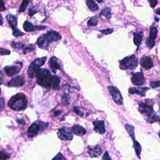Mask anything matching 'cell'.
Here are the masks:
<instances>
[{
	"label": "cell",
	"mask_w": 160,
	"mask_h": 160,
	"mask_svg": "<svg viewBox=\"0 0 160 160\" xmlns=\"http://www.w3.org/2000/svg\"><path fill=\"white\" fill-rule=\"evenodd\" d=\"M62 102L65 104H68V97H67V95H64V96L62 97Z\"/></svg>",
	"instance_id": "cell-41"
},
{
	"label": "cell",
	"mask_w": 160,
	"mask_h": 160,
	"mask_svg": "<svg viewBox=\"0 0 160 160\" xmlns=\"http://www.w3.org/2000/svg\"><path fill=\"white\" fill-rule=\"evenodd\" d=\"M71 132L77 136H83L86 133V130L80 125H75L71 128Z\"/></svg>",
	"instance_id": "cell-19"
},
{
	"label": "cell",
	"mask_w": 160,
	"mask_h": 160,
	"mask_svg": "<svg viewBox=\"0 0 160 160\" xmlns=\"http://www.w3.org/2000/svg\"><path fill=\"white\" fill-rule=\"evenodd\" d=\"M0 17H1V18H1V25H2L3 23V16H2L1 14V16H0Z\"/></svg>",
	"instance_id": "cell-46"
},
{
	"label": "cell",
	"mask_w": 160,
	"mask_h": 160,
	"mask_svg": "<svg viewBox=\"0 0 160 160\" xmlns=\"http://www.w3.org/2000/svg\"><path fill=\"white\" fill-rule=\"evenodd\" d=\"M100 33H102L104 34V35H109L111 34L113 31V29H110V28H107V29H104V30H99Z\"/></svg>",
	"instance_id": "cell-35"
},
{
	"label": "cell",
	"mask_w": 160,
	"mask_h": 160,
	"mask_svg": "<svg viewBox=\"0 0 160 160\" xmlns=\"http://www.w3.org/2000/svg\"><path fill=\"white\" fill-rule=\"evenodd\" d=\"M58 136L62 140H71L73 138L71 130L65 127L58 130Z\"/></svg>",
	"instance_id": "cell-10"
},
{
	"label": "cell",
	"mask_w": 160,
	"mask_h": 160,
	"mask_svg": "<svg viewBox=\"0 0 160 160\" xmlns=\"http://www.w3.org/2000/svg\"><path fill=\"white\" fill-rule=\"evenodd\" d=\"M7 20H8L9 25L12 27V29L16 28V26H17V18H16V16L12 14H8L7 16Z\"/></svg>",
	"instance_id": "cell-22"
},
{
	"label": "cell",
	"mask_w": 160,
	"mask_h": 160,
	"mask_svg": "<svg viewBox=\"0 0 160 160\" xmlns=\"http://www.w3.org/2000/svg\"><path fill=\"white\" fill-rule=\"evenodd\" d=\"M150 86L152 88H157L160 87V81H152L150 83Z\"/></svg>",
	"instance_id": "cell-34"
},
{
	"label": "cell",
	"mask_w": 160,
	"mask_h": 160,
	"mask_svg": "<svg viewBox=\"0 0 160 160\" xmlns=\"http://www.w3.org/2000/svg\"><path fill=\"white\" fill-rule=\"evenodd\" d=\"M36 13H37V11L34 8H30L28 10V14L30 16H33Z\"/></svg>",
	"instance_id": "cell-37"
},
{
	"label": "cell",
	"mask_w": 160,
	"mask_h": 160,
	"mask_svg": "<svg viewBox=\"0 0 160 160\" xmlns=\"http://www.w3.org/2000/svg\"><path fill=\"white\" fill-rule=\"evenodd\" d=\"M0 50H1V55H9L10 54L11 52L10 51L8 50V49H4L3 48H1V49H0Z\"/></svg>",
	"instance_id": "cell-36"
},
{
	"label": "cell",
	"mask_w": 160,
	"mask_h": 160,
	"mask_svg": "<svg viewBox=\"0 0 160 160\" xmlns=\"http://www.w3.org/2000/svg\"><path fill=\"white\" fill-rule=\"evenodd\" d=\"M35 50V47L33 45H28V46H26L24 49H23V52L25 54L27 53H29V52H31V51H33Z\"/></svg>",
	"instance_id": "cell-32"
},
{
	"label": "cell",
	"mask_w": 160,
	"mask_h": 160,
	"mask_svg": "<svg viewBox=\"0 0 160 160\" xmlns=\"http://www.w3.org/2000/svg\"><path fill=\"white\" fill-rule=\"evenodd\" d=\"M27 100L25 94L18 93L10 99L8 106L15 111H22L27 107Z\"/></svg>",
	"instance_id": "cell-3"
},
{
	"label": "cell",
	"mask_w": 160,
	"mask_h": 160,
	"mask_svg": "<svg viewBox=\"0 0 160 160\" xmlns=\"http://www.w3.org/2000/svg\"><path fill=\"white\" fill-rule=\"evenodd\" d=\"M100 15H103L108 19L111 18V9H110V8H106L105 9H103L101 11V12L100 13Z\"/></svg>",
	"instance_id": "cell-28"
},
{
	"label": "cell",
	"mask_w": 160,
	"mask_h": 160,
	"mask_svg": "<svg viewBox=\"0 0 160 160\" xmlns=\"http://www.w3.org/2000/svg\"><path fill=\"white\" fill-rule=\"evenodd\" d=\"M4 106V99L1 98V111H3Z\"/></svg>",
	"instance_id": "cell-43"
},
{
	"label": "cell",
	"mask_w": 160,
	"mask_h": 160,
	"mask_svg": "<svg viewBox=\"0 0 160 160\" xmlns=\"http://www.w3.org/2000/svg\"><path fill=\"white\" fill-rule=\"evenodd\" d=\"M103 151L101 147L98 145H96L94 148H90L88 150V154L91 158H97L102 153Z\"/></svg>",
	"instance_id": "cell-18"
},
{
	"label": "cell",
	"mask_w": 160,
	"mask_h": 160,
	"mask_svg": "<svg viewBox=\"0 0 160 160\" xmlns=\"http://www.w3.org/2000/svg\"><path fill=\"white\" fill-rule=\"evenodd\" d=\"M30 2V0H23L21 4L20 7L19 9V13H23L26 9V8L28 6V4Z\"/></svg>",
	"instance_id": "cell-27"
},
{
	"label": "cell",
	"mask_w": 160,
	"mask_h": 160,
	"mask_svg": "<svg viewBox=\"0 0 160 160\" xmlns=\"http://www.w3.org/2000/svg\"><path fill=\"white\" fill-rule=\"evenodd\" d=\"M94 131L98 133L104 134L106 132L104 121H95L93 122Z\"/></svg>",
	"instance_id": "cell-15"
},
{
	"label": "cell",
	"mask_w": 160,
	"mask_h": 160,
	"mask_svg": "<svg viewBox=\"0 0 160 160\" xmlns=\"http://www.w3.org/2000/svg\"><path fill=\"white\" fill-rule=\"evenodd\" d=\"M17 121H18V123H22V124H25V123H26L25 122V121H23V119H18Z\"/></svg>",
	"instance_id": "cell-45"
},
{
	"label": "cell",
	"mask_w": 160,
	"mask_h": 160,
	"mask_svg": "<svg viewBox=\"0 0 160 160\" xmlns=\"http://www.w3.org/2000/svg\"><path fill=\"white\" fill-rule=\"evenodd\" d=\"M46 28L45 26H35L28 21H25L23 24V29L26 32H33L38 30H42Z\"/></svg>",
	"instance_id": "cell-13"
},
{
	"label": "cell",
	"mask_w": 160,
	"mask_h": 160,
	"mask_svg": "<svg viewBox=\"0 0 160 160\" xmlns=\"http://www.w3.org/2000/svg\"><path fill=\"white\" fill-rule=\"evenodd\" d=\"M52 160H67V159L65 158V157L62 153H59L57 154V155H56L53 158Z\"/></svg>",
	"instance_id": "cell-33"
},
{
	"label": "cell",
	"mask_w": 160,
	"mask_h": 160,
	"mask_svg": "<svg viewBox=\"0 0 160 160\" xmlns=\"http://www.w3.org/2000/svg\"><path fill=\"white\" fill-rule=\"evenodd\" d=\"M61 113H62V111H60V110H56V111H55L54 112V116H58Z\"/></svg>",
	"instance_id": "cell-44"
},
{
	"label": "cell",
	"mask_w": 160,
	"mask_h": 160,
	"mask_svg": "<svg viewBox=\"0 0 160 160\" xmlns=\"http://www.w3.org/2000/svg\"><path fill=\"white\" fill-rule=\"evenodd\" d=\"M98 23V16H95L91 18L88 21V25L90 26H96Z\"/></svg>",
	"instance_id": "cell-26"
},
{
	"label": "cell",
	"mask_w": 160,
	"mask_h": 160,
	"mask_svg": "<svg viewBox=\"0 0 160 160\" xmlns=\"http://www.w3.org/2000/svg\"><path fill=\"white\" fill-rule=\"evenodd\" d=\"M139 110L141 113L145 114L147 116V121H150L151 123L154 122L155 119H157L155 115L153 114V108L151 104H150L146 102L141 103L139 104Z\"/></svg>",
	"instance_id": "cell-6"
},
{
	"label": "cell",
	"mask_w": 160,
	"mask_h": 160,
	"mask_svg": "<svg viewBox=\"0 0 160 160\" xmlns=\"http://www.w3.org/2000/svg\"><path fill=\"white\" fill-rule=\"evenodd\" d=\"M49 66L54 73H56L57 70L60 68V64L58 63L57 58L55 56H53L49 59Z\"/></svg>",
	"instance_id": "cell-21"
},
{
	"label": "cell",
	"mask_w": 160,
	"mask_h": 160,
	"mask_svg": "<svg viewBox=\"0 0 160 160\" xmlns=\"http://www.w3.org/2000/svg\"><path fill=\"white\" fill-rule=\"evenodd\" d=\"M13 30V35L17 38V37H19V36H23L24 35V33L23 32H21L20 30H18L17 28H13L12 29Z\"/></svg>",
	"instance_id": "cell-29"
},
{
	"label": "cell",
	"mask_w": 160,
	"mask_h": 160,
	"mask_svg": "<svg viewBox=\"0 0 160 160\" xmlns=\"http://www.w3.org/2000/svg\"><path fill=\"white\" fill-rule=\"evenodd\" d=\"M133 144H134V148L135 150V152L137 156L139 158H140V154L141 153V147L140 143L136 141V140L133 141Z\"/></svg>",
	"instance_id": "cell-25"
},
{
	"label": "cell",
	"mask_w": 160,
	"mask_h": 160,
	"mask_svg": "<svg viewBox=\"0 0 160 160\" xmlns=\"http://www.w3.org/2000/svg\"><path fill=\"white\" fill-rule=\"evenodd\" d=\"M103 160H111L108 152H105L103 156Z\"/></svg>",
	"instance_id": "cell-40"
},
{
	"label": "cell",
	"mask_w": 160,
	"mask_h": 160,
	"mask_svg": "<svg viewBox=\"0 0 160 160\" xmlns=\"http://www.w3.org/2000/svg\"><path fill=\"white\" fill-rule=\"evenodd\" d=\"M131 81L133 84L136 86H142L145 85L146 79L144 76V74L142 71L133 73L131 77Z\"/></svg>",
	"instance_id": "cell-11"
},
{
	"label": "cell",
	"mask_w": 160,
	"mask_h": 160,
	"mask_svg": "<svg viewBox=\"0 0 160 160\" xmlns=\"http://www.w3.org/2000/svg\"><path fill=\"white\" fill-rule=\"evenodd\" d=\"M25 83V80L23 75L16 76L15 78L11 80L8 83V86L9 87H21L23 86Z\"/></svg>",
	"instance_id": "cell-12"
},
{
	"label": "cell",
	"mask_w": 160,
	"mask_h": 160,
	"mask_svg": "<svg viewBox=\"0 0 160 160\" xmlns=\"http://www.w3.org/2000/svg\"><path fill=\"white\" fill-rule=\"evenodd\" d=\"M74 111L77 114H78L79 116H83V113L82 111H80V109L77 107V106H75L74 107Z\"/></svg>",
	"instance_id": "cell-39"
},
{
	"label": "cell",
	"mask_w": 160,
	"mask_h": 160,
	"mask_svg": "<svg viewBox=\"0 0 160 160\" xmlns=\"http://www.w3.org/2000/svg\"><path fill=\"white\" fill-rule=\"evenodd\" d=\"M86 5L91 12H95L99 9L98 5L93 0H86Z\"/></svg>",
	"instance_id": "cell-23"
},
{
	"label": "cell",
	"mask_w": 160,
	"mask_h": 160,
	"mask_svg": "<svg viewBox=\"0 0 160 160\" xmlns=\"http://www.w3.org/2000/svg\"><path fill=\"white\" fill-rule=\"evenodd\" d=\"M141 66L146 70H149L153 67V62L150 56H144L140 59Z\"/></svg>",
	"instance_id": "cell-14"
},
{
	"label": "cell",
	"mask_w": 160,
	"mask_h": 160,
	"mask_svg": "<svg viewBox=\"0 0 160 160\" xmlns=\"http://www.w3.org/2000/svg\"><path fill=\"white\" fill-rule=\"evenodd\" d=\"M149 1H150V6L151 8L155 7L158 4V0H149Z\"/></svg>",
	"instance_id": "cell-38"
},
{
	"label": "cell",
	"mask_w": 160,
	"mask_h": 160,
	"mask_svg": "<svg viewBox=\"0 0 160 160\" xmlns=\"http://www.w3.org/2000/svg\"><path fill=\"white\" fill-rule=\"evenodd\" d=\"M108 90L111 95L113 101L118 105H121L123 104V100L120 91L117 88L114 86H108Z\"/></svg>",
	"instance_id": "cell-8"
},
{
	"label": "cell",
	"mask_w": 160,
	"mask_h": 160,
	"mask_svg": "<svg viewBox=\"0 0 160 160\" xmlns=\"http://www.w3.org/2000/svg\"><path fill=\"white\" fill-rule=\"evenodd\" d=\"M138 64V59L134 54L127 56L119 62V67L121 70H134Z\"/></svg>",
	"instance_id": "cell-4"
},
{
	"label": "cell",
	"mask_w": 160,
	"mask_h": 160,
	"mask_svg": "<svg viewBox=\"0 0 160 160\" xmlns=\"http://www.w3.org/2000/svg\"><path fill=\"white\" fill-rule=\"evenodd\" d=\"M158 136H159V137L160 138V131H159V133H158Z\"/></svg>",
	"instance_id": "cell-49"
},
{
	"label": "cell",
	"mask_w": 160,
	"mask_h": 160,
	"mask_svg": "<svg viewBox=\"0 0 160 160\" xmlns=\"http://www.w3.org/2000/svg\"><path fill=\"white\" fill-rule=\"evenodd\" d=\"M38 84L46 88L57 89L60 83V79L57 76H53L47 69H40L36 75Z\"/></svg>",
	"instance_id": "cell-1"
},
{
	"label": "cell",
	"mask_w": 160,
	"mask_h": 160,
	"mask_svg": "<svg viewBox=\"0 0 160 160\" xmlns=\"http://www.w3.org/2000/svg\"><path fill=\"white\" fill-rule=\"evenodd\" d=\"M125 128L127 130V132H128V134L130 135V136H131V139L133 140V141H135V133H134V126H133L131 125H128L126 124L125 125Z\"/></svg>",
	"instance_id": "cell-24"
},
{
	"label": "cell",
	"mask_w": 160,
	"mask_h": 160,
	"mask_svg": "<svg viewBox=\"0 0 160 160\" xmlns=\"http://www.w3.org/2000/svg\"><path fill=\"white\" fill-rule=\"evenodd\" d=\"M61 38H62V36L58 32L54 31H49L46 34L38 38L37 40V45L41 49H47L50 43L56 42L61 40Z\"/></svg>",
	"instance_id": "cell-2"
},
{
	"label": "cell",
	"mask_w": 160,
	"mask_h": 160,
	"mask_svg": "<svg viewBox=\"0 0 160 160\" xmlns=\"http://www.w3.org/2000/svg\"><path fill=\"white\" fill-rule=\"evenodd\" d=\"M158 34V29L156 27L151 26L150 27V35L146 40V46L149 49H152L155 45V39Z\"/></svg>",
	"instance_id": "cell-9"
},
{
	"label": "cell",
	"mask_w": 160,
	"mask_h": 160,
	"mask_svg": "<svg viewBox=\"0 0 160 160\" xmlns=\"http://www.w3.org/2000/svg\"><path fill=\"white\" fill-rule=\"evenodd\" d=\"M133 35V42L135 43V45L138 47V48L143 40V31L134 32Z\"/></svg>",
	"instance_id": "cell-20"
},
{
	"label": "cell",
	"mask_w": 160,
	"mask_h": 160,
	"mask_svg": "<svg viewBox=\"0 0 160 160\" xmlns=\"http://www.w3.org/2000/svg\"><path fill=\"white\" fill-rule=\"evenodd\" d=\"M21 69V67H18V66H11V67H5L4 70L5 73L8 76H13L20 72Z\"/></svg>",
	"instance_id": "cell-16"
},
{
	"label": "cell",
	"mask_w": 160,
	"mask_h": 160,
	"mask_svg": "<svg viewBox=\"0 0 160 160\" xmlns=\"http://www.w3.org/2000/svg\"><path fill=\"white\" fill-rule=\"evenodd\" d=\"M46 61V57L45 56L36 58L32 62V63L30 66L28 70V75L29 78H33L35 76H36V75L38 70L40 69V67L45 63Z\"/></svg>",
	"instance_id": "cell-5"
},
{
	"label": "cell",
	"mask_w": 160,
	"mask_h": 160,
	"mask_svg": "<svg viewBox=\"0 0 160 160\" xmlns=\"http://www.w3.org/2000/svg\"><path fill=\"white\" fill-rule=\"evenodd\" d=\"M48 126V123H43L41 121H40L39 123H33L30 128L28 130V135L29 137L32 138L36 135L38 134L40 130H43L47 128Z\"/></svg>",
	"instance_id": "cell-7"
},
{
	"label": "cell",
	"mask_w": 160,
	"mask_h": 160,
	"mask_svg": "<svg viewBox=\"0 0 160 160\" xmlns=\"http://www.w3.org/2000/svg\"><path fill=\"white\" fill-rule=\"evenodd\" d=\"M156 14H159V15H160V8L158 9L156 11Z\"/></svg>",
	"instance_id": "cell-47"
},
{
	"label": "cell",
	"mask_w": 160,
	"mask_h": 160,
	"mask_svg": "<svg viewBox=\"0 0 160 160\" xmlns=\"http://www.w3.org/2000/svg\"><path fill=\"white\" fill-rule=\"evenodd\" d=\"M0 8H1V12H4L6 9L4 4V0H1V6H0Z\"/></svg>",
	"instance_id": "cell-42"
},
{
	"label": "cell",
	"mask_w": 160,
	"mask_h": 160,
	"mask_svg": "<svg viewBox=\"0 0 160 160\" xmlns=\"http://www.w3.org/2000/svg\"><path fill=\"white\" fill-rule=\"evenodd\" d=\"M9 157L10 155L7 152L4 151H1V152H0V160H7L9 158Z\"/></svg>",
	"instance_id": "cell-31"
},
{
	"label": "cell",
	"mask_w": 160,
	"mask_h": 160,
	"mask_svg": "<svg viewBox=\"0 0 160 160\" xmlns=\"http://www.w3.org/2000/svg\"><path fill=\"white\" fill-rule=\"evenodd\" d=\"M11 46H12V48H16V49H21L23 48L25 46L23 43H19V42H14L13 41L12 44H11Z\"/></svg>",
	"instance_id": "cell-30"
},
{
	"label": "cell",
	"mask_w": 160,
	"mask_h": 160,
	"mask_svg": "<svg viewBox=\"0 0 160 160\" xmlns=\"http://www.w3.org/2000/svg\"><path fill=\"white\" fill-rule=\"evenodd\" d=\"M149 90L148 88H130L128 92L131 95L136 94L140 96H145L146 93Z\"/></svg>",
	"instance_id": "cell-17"
},
{
	"label": "cell",
	"mask_w": 160,
	"mask_h": 160,
	"mask_svg": "<svg viewBox=\"0 0 160 160\" xmlns=\"http://www.w3.org/2000/svg\"><path fill=\"white\" fill-rule=\"evenodd\" d=\"M96 1L98 3H102L103 2V0H96Z\"/></svg>",
	"instance_id": "cell-48"
}]
</instances>
